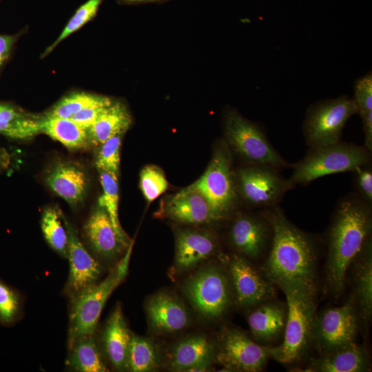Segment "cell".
I'll use <instances>...</instances> for the list:
<instances>
[{
	"mask_svg": "<svg viewBox=\"0 0 372 372\" xmlns=\"http://www.w3.org/2000/svg\"><path fill=\"white\" fill-rule=\"evenodd\" d=\"M271 228V247L261 271L279 288L300 286L317 293V250L313 240L293 225L278 207L261 213Z\"/></svg>",
	"mask_w": 372,
	"mask_h": 372,
	"instance_id": "cell-1",
	"label": "cell"
},
{
	"mask_svg": "<svg viewBox=\"0 0 372 372\" xmlns=\"http://www.w3.org/2000/svg\"><path fill=\"white\" fill-rule=\"evenodd\" d=\"M92 247L99 255L112 258L127 247L116 234L105 209L98 205L84 226Z\"/></svg>",
	"mask_w": 372,
	"mask_h": 372,
	"instance_id": "cell-24",
	"label": "cell"
},
{
	"mask_svg": "<svg viewBox=\"0 0 372 372\" xmlns=\"http://www.w3.org/2000/svg\"><path fill=\"white\" fill-rule=\"evenodd\" d=\"M234 176L238 194L253 207L276 206L292 189L288 180L268 166L250 165L239 169Z\"/></svg>",
	"mask_w": 372,
	"mask_h": 372,
	"instance_id": "cell-12",
	"label": "cell"
},
{
	"mask_svg": "<svg viewBox=\"0 0 372 372\" xmlns=\"http://www.w3.org/2000/svg\"><path fill=\"white\" fill-rule=\"evenodd\" d=\"M18 35L0 34V72L9 59Z\"/></svg>",
	"mask_w": 372,
	"mask_h": 372,
	"instance_id": "cell-41",
	"label": "cell"
},
{
	"mask_svg": "<svg viewBox=\"0 0 372 372\" xmlns=\"http://www.w3.org/2000/svg\"><path fill=\"white\" fill-rule=\"evenodd\" d=\"M103 1V0H88L79 7L68 21L57 39L43 52L42 57L48 55L61 41L69 37L73 32L77 31L94 18Z\"/></svg>",
	"mask_w": 372,
	"mask_h": 372,
	"instance_id": "cell-35",
	"label": "cell"
},
{
	"mask_svg": "<svg viewBox=\"0 0 372 372\" xmlns=\"http://www.w3.org/2000/svg\"><path fill=\"white\" fill-rule=\"evenodd\" d=\"M371 369L369 355L364 346L354 342L318 353L308 361L304 371L366 372Z\"/></svg>",
	"mask_w": 372,
	"mask_h": 372,
	"instance_id": "cell-20",
	"label": "cell"
},
{
	"mask_svg": "<svg viewBox=\"0 0 372 372\" xmlns=\"http://www.w3.org/2000/svg\"><path fill=\"white\" fill-rule=\"evenodd\" d=\"M42 118L12 103L0 101V134L8 138L25 140L41 133Z\"/></svg>",
	"mask_w": 372,
	"mask_h": 372,
	"instance_id": "cell-25",
	"label": "cell"
},
{
	"mask_svg": "<svg viewBox=\"0 0 372 372\" xmlns=\"http://www.w3.org/2000/svg\"><path fill=\"white\" fill-rule=\"evenodd\" d=\"M10 155L4 147L0 148V173L8 168L10 163Z\"/></svg>",
	"mask_w": 372,
	"mask_h": 372,
	"instance_id": "cell-42",
	"label": "cell"
},
{
	"mask_svg": "<svg viewBox=\"0 0 372 372\" xmlns=\"http://www.w3.org/2000/svg\"><path fill=\"white\" fill-rule=\"evenodd\" d=\"M190 185L205 197L219 221L231 215L238 194L227 144L221 143L216 147L204 173Z\"/></svg>",
	"mask_w": 372,
	"mask_h": 372,
	"instance_id": "cell-5",
	"label": "cell"
},
{
	"mask_svg": "<svg viewBox=\"0 0 372 372\" xmlns=\"http://www.w3.org/2000/svg\"><path fill=\"white\" fill-rule=\"evenodd\" d=\"M56 209H45L41 218L43 234L50 247L65 257L68 254V234Z\"/></svg>",
	"mask_w": 372,
	"mask_h": 372,
	"instance_id": "cell-33",
	"label": "cell"
},
{
	"mask_svg": "<svg viewBox=\"0 0 372 372\" xmlns=\"http://www.w3.org/2000/svg\"><path fill=\"white\" fill-rule=\"evenodd\" d=\"M131 337L121 307L118 304L110 316L102 335L105 353L118 370L127 369Z\"/></svg>",
	"mask_w": 372,
	"mask_h": 372,
	"instance_id": "cell-23",
	"label": "cell"
},
{
	"mask_svg": "<svg viewBox=\"0 0 372 372\" xmlns=\"http://www.w3.org/2000/svg\"><path fill=\"white\" fill-rule=\"evenodd\" d=\"M98 171L103 189V194L98 200V205L105 209L116 234L127 247L131 240L123 229L118 218V176L105 170Z\"/></svg>",
	"mask_w": 372,
	"mask_h": 372,
	"instance_id": "cell-30",
	"label": "cell"
},
{
	"mask_svg": "<svg viewBox=\"0 0 372 372\" xmlns=\"http://www.w3.org/2000/svg\"><path fill=\"white\" fill-rule=\"evenodd\" d=\"M132 124L131 115L121 101H112L87 130L89 144L99 145L107 139L125 133Z\"/></svg>",
	"mask_w": 372,
	"mask_h": 372,
	"instance_id": "cell-26",
	"label": "cell"
},
{
	"mask_svg": "<svg viewBox=\"0 0 372 372\" xmlns=\"http://www.w3.org/2000/svg\"><path fill=\"white\" fill-rule=\"evenodd\" d=\"M218 242L209 231L179 229L176 234L174 267L184 271L216 254Z\"/></svg>",
	"mask_w": 372,
	"mask_h": 372,
	"instance_id": "cell-19",
	"label": "cell"
},
{
	"mask_svg": "<svg viewBox=\"0 0 372 372\" xmlns=\"http://www.w3.org/2000/svg\"><path fill=\"white\" fill-rule=\"evenodd\" d=\"M224 132L228 145L251 165L276 170L290 165L271 145L260 127L234 110L229 109L225 114Z\"/></svg>",
	"mask_w": 372,
	"mask_h": 372,
	"instance_id": "cell-6",
	"label": "cell"
},
{
	"mask_svg": "<svg viewBox=\"0 0 372 372\" xmlns=\"http://www.w3.org/2000/svg\"><path fill=\"white\" fill-rule=\"evenodd\" d=\"M68 234V254L70 273L67 288L73 296L95 284L101 267L79 240L76 231L61 214Z\"/></svg>",
	"mask_w": 372,
	"mask_h": 372,
	"instance_id": "cell-17",
	"label": "cell"
},
{
	"mask_svg": "<svg viewBox=\"0 0 372 372\" xmlns=\"http://www.w3.org/2000/svg\"><path fill=\"white\" fill-rule=\"evenodd\" d=\"M41 133L47 134L71 149L85 148L89 144L87 130L71 118L45 114L41 121Z\"/></svg>",
	"mask_w": 372,
	"mask_h": 372,
	"instance_id": "cell-28",
	"label": "cell"
},
{
	"mask_svg": "<svg viewBox=\"0 0 372 372\" xmlns=\"http://www.w3.org/2000/svg\"><path fill=\"white\" fill-rule=\"evenodd\" d=\"M358 112L354 99L347 95L311 105L303 123V133L307 144L313 147L340 141L346 123Z\"/></svg>",
	"mask_w": 372,
	"mask_h": 372,
	"instance_id": "cell-8",
	"label": "cell"
},
{
	"mask_svg": "<svg viewBox=\"0 0 372 372\" xmlns=\"http://www.w3.org/2000/svg\"><path fill=\"white\" fill-rule=\"evenodd\" d=\"M109 97L84 92H74L61 99L46 114L50 116L70 118L82 109L96 104H110Z\"/></svg>",
	"mask_w": 372,
	"mask_h": 372,
	"instance_id": "cell-32",
	"label": "cell"
},
{
	"mask_svg": "<svg viewBox=\"0 0 372 372\" xmlns=\"http://www.w3.org/2000/svg\"><path fill=\"white\" fill-rule=\"evenodd\" d=\"M155 214L187 225L219 221L205 197L191 185L163 198Z\"/></svg>",
	"mask_w": 372,
	"mask_h": 372,
	"instance_id": "cell-14",
	"label": "cell"
},
{
	"mask_svg": "<svg viewBox=\"0 0 372 372\" xmlns=\"http://www.w3.org/2000/svg\"><path fill=\"white\" fill-rule=\"evenodd\" d=\"M92 335L81 336L70 344L68 364L73 369L81 372L107 371Z\"/></svg>",
	"mask_w": 372,
	"mask_h": 372,
	"instance_id": "cell-29",
	"label": "cell"
},
{
	"mask_svg": "<svg viewBox=\"0 0 372 372\" xmlns=\"http://www.w3.org/2000/svg\"><path fill=\"white\" fill-rule=\"evenodd\" d=\"M269 356V347L261 345L236 328L224 327L216 344L215 360L229 371H260Z\"/></svg>",
	"mask_w": 372,
	"mask_h": 372,
	"instance_id": "cell-11",
	"label": "cell"
},
{
	"mask_svg": "<svg viewBox=\"0 0 372 372\" xmlns=\"http://www.w3.org/2000/svg\"><path fill=\"white\" fill-rule=\"evenodd\" d=\"M147 314L153 329L165 333L180 331L189 322L188 312L178 299L161 293L150 298L146 304Z\"/></svg>",
	"mask_w": 372,
	"mask_h": 372,
	"instance_id": "cell-21",
	"label": "cell"
},
{
	"mask_svg": "<svg viewBox=\"0 0 372 372\" xmlns=\"http://www.w3.org/2000/svg\"><path fill=\"white\" fill-rule=\"evenodd\" d=\"M45 181L54 192L72 205L83 199L88 186L87 176L83 169L66 162L53 166Z\"/></svg>",
	"mask_w": 372,
	"mask_h": 372,
	"instance_id": "cell-22",
	"label": "cell"
},
{
	"mask_svg": "<svg viewBox=\"0 0 372 372\" xmlns=\"http://www.w3.org/2000/svg\"><path fill=\"white\" fill-rule=\"evenodd\" d=\"M125 133L118 134L99 145V149L95 160L98 170L110 172L117 176L120 169V150L122 138Z\"/></svg>",
	"mask_w": 372,
	"mask_h": 372,
	"instance_id": "cell-36",
	"label": "cell"
},
{
	"mask_svg": "<svg viewBox=\"0 0 372 372\" xmlns=\"http://www.w3.org/2000/svg\"><path fill=\"white\" fill-rule=\"evenodd\" d=\"M128 269L118 264L108 276L73 296L70 314L69 345L76 338L94 333L108 298L123 281Z\"/></svg>",
	"mask_w": 372,
	"mask_h": 372,
	"instance_id": "cell-9",
	"label": "cell"
},
{
	"mask_svg": "<svg viewBox=\"0 0 372 372\" xmlns=\"http://www.w3.org/2000/svg\"><path fill=\"white\" fill-rule=\"evenodd\" d=\"M352 297L363 331H368L372 316V242L370 238L351 262ZM348 269V270H349Z\"/></svg>",
	"mask_w": 372,
	"mask_h": 372,
	"instance_id": "cell-16",
	"label": "cell"
},
{
	"mask_svg": "<svg viewBox=\"0 0 372 372\" xmlns=\"http://www.w3.org/2000/svg\"><path fill=\"white\" fill-rule=\"evenodd\" d=\"M360 320L351 296L339 307H330L315 315L311 344L318 353L356 342Z\"/></svg>",
	"mask_w": 372,
	"mask_h": 372,
	"instance_id": "cell-10",
	"label": "cell"
},
{
	"mask_svg": "<svg viewBox=\"0 0 372 372\" xmlns=\"http://www.w3.org/2000/svg\"><path fill=\"white\" fill-rule=\"evenodd\" d=\"M354 100L360 116L372 112L371 72L358 78L354 83Z\"/></svg>",
	"mask_w": 372,
	"mask_h": 372,
	"instance_id": "cell-38",
	"label": "cell"
},
{
	"mask_svg": "<svg viewBox=\"0 0 372 372\" xmlns=\"http://www.w3.org/2000/svg\"><path fill=\"white\" fill-rule=\"evenodd\" d=\"M183 291L194 308L211 320L223 317L234 300L224 266L211 265L196 271L185 282Z\"/></svg>",
	"mask_w": 372,
	"mask_h": 372,
	"instance_id": "cell-7",
	"label": "cell"
},
{
	"mask_svg": "<svg viewBox=\"0 0 372 372\" xmlns=\"http://www.w3.org/2000/svg\"><path fill=\"white\" fill-rule=\"evenodd\" d=\"M229 241L238 254L256 260L267 250L271 228L266 218L260 216L239 214L229 227Z\"/></svg>",
	"mask_w": 372,
	"mask_h": 372,
	"instance_id": "cell-15",
	"label": "cell"
},
{
	"mask_svg": "<svg viewBox=\"0 0 372 372\" xmlns=\"http://www.w3.org/2000/svg\"><path fill=\"white\" fill-rule=\"evenodd\" d=\"M166 0H119V2L125 4H136V3H154V2H160Z\"/></svg>",
	"mask_w": 372,
	"mask_h": 372,
	"instance_id": "cell-43",
	"label": "cell"
},
{
	"mask_svg": "<svg viewBox=\"0 0 372 372\" xmlns=\"http://www.w3.org/2000/svg\"><path fill=\"white\" fill-rule=\"evenodd\" d=\"M139 187L145 199L149 203L164 194L169 184L161 168L147 165L141 170Z\"/></svg>",
	"mask_w": 372,
	"mask_h": 372,
	"instance_id": "cell-34",
	"label": "cell"
},
{
	"mask_svg": "<svg viewBox=\"0 0 372 372\" xmlns=\"http://www.w3.org/2000/svg\"><path fill=\"white\" fill-rule=\"evenodd\" d=\"M247 322L253 340L266 346L271 345L283 336L286 318V305L273 298L251 308Z\"/></svg>",
	"mask_w": 372,
	"mask_h": 372,
	"instance_id": "cell-18",
	"label": "cell"
},
{
	"mask_svg": "<svg viewBox=\"0 0 372 372\" xmlns=\"http://www.w3.org/2000/svg\"><path fill=\"white\" fill-rule=\"evenodd\" d=\"M371 161V152L364 147L339 141L336 143L311 147L305 156L293 165L288 179L291 186L307 185L322 176L354 172Z\"/></svg>",
	"mask_w": 372,
	"mask_h": 372,
	"instance_id": "cell-4",
	"label": "cell"
},
{
	"mask_svg": "<svg viewBox=\"0 0 372 372\" xmlns=\"http://www.w3.org/2000/svg\"><path fill=\"white\" fill-rule=\"evenodd\" d=\"M110 104H96L88 106L74 114L70 118L81 127L87 130L103 110Z\"/></svg>",
	"mask_w": 372,
	"mask_h": 372,
	"instance_id": "cell-40",
	"label": "cell"
},
{
	"mask_svg": "<svg viewBox=\"0 0 372 372\" xmlns=\"http://www.w3.org/2000/svg\"><path fill=\"white\" fill-rule=\"evenodd\" d=\"M371 205L358 197H347L338 205L328 234L325 292L338 298L345 288L347 271L371 238Z\"/></svg>",
	"mask_w": 372,
	"mask_h": 372,
	"instance_id": "cell-2",
	"label": "cell"
},
{
	"mask_svg": "<svg viewBox=\"0 0 372 372\" xmlns=\"http://www.w3.org/2000/svg\"><path fill=\"white\" fill-rule=\"evenodd\" d=\"M216 344L203 335H194L180 341L174 347L169 365L175 371L188 369L204 360H215Z\"/></svg>",
	"mask_w": 372,
	"mask_h": 372,
	"instance_id": "cell-27",
	"label": "cell"
},
{
	"mask_svg": "<svg viewBox=\"0 0 372 372\" xmlns=\"http://www.w3.org/2000/svg\"><path fill=\"white\" fill-rule=\"evenodd\" d=\"M223 259L234 300L238 306L251 309L274 298V285L247 258L240 254H232L225 256Z\"/></svg>",
	"mask_w": 372,
	"mask_h": 372,
	"instance_id": "cell-13",
	"label": "cell"
},
{
	"mask_svg": "<svg viewBox=\"0 0 372 372\" xmlns=\"http://www.w3.org/2000/svg\"><path fill=\"white\" fill-rule=\"evenodd\" d=\"M366 165L358 167L354 172L357 177L358 189L362 199L371 205L372 203V170L371 168L366 167Z\"/></svg>",
	"mask_w": 372,
	"mask_h": 372,
	"instance_id": "cell-39",
	"label": "cell"
},
{
	"mask_svg": "<svg viewBox=\"0 0 372 372\" xmlns=\"http://www.w3.org/2000/svg\"><path fill=\"white\" fill-rule=\"evenodd\" d=\"M159 355L154 342L148 338L132 335L127 369L132 372L155 371L159 366Z\"/></svg>",
	"mask_w": 372,
	"mask_h": 372,
	"instance_id": "cell-31",
	"label": "cell"
},
{
	"mask_svg": "<svg viewBox=\"0 0 372 372\" xmlns=\"http://www.w3.org/2000/svg\"><path fill=\"white\" fill-rule=\"evenodd\" d=\"M21 300L19 293L0 280V324L10 326L19 316Z\"/></svg>",
	"mask_w": 372,
	"mask_h": 372,
	"instance_id": "cell-37",
	"label": "cell"
},
{
	"mask_svg": "<svg viewBox=\"0 0 372 372\" xmlns=\"http://www.w3.org/2000/svg\"><path fill=\"white\" fill-rule=\"evenodd\" d=\"M285 295L287 318L282 342L269 347V356L281 364L301 360L311 345L316 295L298 285L280 287Z\"/></svg>",
	"mask_w": 372,
	"mask_h": 372,
	"instance_id": "cell-3",
	"label": "cell"
}]
</instances>
